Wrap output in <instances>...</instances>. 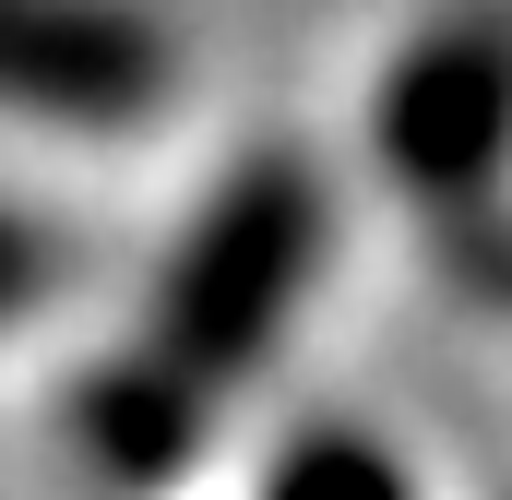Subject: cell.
Masks as SVG:
<instances>
[{
  "mask_svg": "<svg viewBox=\"0 0 512 500\" xmlns=\"http://www.w3.org/2000/svg\"><path fill=\"white\" fill-rule=\"evenodd\" d=\"M322 239H334V215H322V179H310L298 155L227 167L215 203L179 227L167 274H155V322H143V346H155L167 370H191L203 393H227L239 370H262V346H274L286 310L310 298Z\"/></svg>",
  "mask_w": 512,
  "mask_h": 500,
  "instance_id": "cell-1",
  "label": "cell"
},
{
  "mask_svg": "<svg viewBox=\"0 0 512 500\" xmlns=\"http://www.w3.org/2000/svg\"><path fill=\"white\" fill-rule=\"evenodd\" d=\"M393 191L429 215L489 203V179L512 167V12H441L393 48L382 108H370Z\"/></svg>",
  "mask_w": 512,
  "mask_h": 500,
  "instance_id": "cell-2",
  "label": "cell"
},
{
  "mask_svg": "<svg viewBox=\"0 0 512 500\" xmlns=\"http://www.w3.org/2000/svg\"><path fill=\"white\" fill-rule=\"evenodd\" d=\"M179 84V48L131 0H0V108L48 131H143Z\"/></svg>",
  "mask_w": 512,
  "mask_h": 500,
  "instance_id": "cell-3",
  "label": "cell"
},
{
  "mask_svg": "<svg viewBox=\"0 0 512 500\" xmlns=\"http://www.w3.org/2000/svg\"><path fill=\"white\" fill-rule=\"evenodd\" d=\"M203 417H215L203 381L167 370L155 346H131V358H108L72 393V453H84V477L108 500H155V489H179L203 465Z\"/></svg>",
  "mask_w": 512,
  "mask_h": 500,
  "instance_id": "cell-4",
  "label": "cell"
},
{
  "mask_svg": "<svg viewBox=\"0 0 512 500\" xmlns=\"http://www.w3.org/2000/svg\"><path fill=\"white\" fill-rule=\"evenodd\" d=\"M262 500H417V489H405V465H393L370 429H298L274 453Z\"/></svg>",
  "mask_w": 512,
  "mask_h": 500,
  "instance_id": "cell-5",
  "label": "cell"
},
{
  "mask_svg": "<svg viewBox=\"0 0 512 500\" xmlns=\"http://www.w3.org/2000/svg\"><path fill=\"white\" fill-rule=\"evenodd\" d=\"M441 274H453L489 322H512V215H489V203L441 215Z\"/></svg>",
  "mask_w": 512,
  "mask_h": 500,
  "instance_id": "cell-6",
  "label": "cell"
},
{
  "mask_svg": "<svg viewBox=\"0 0 512 500\" xmlns=\"http://www.w3.org/2000/svg\"><path fill=\"white\" fill-rule=\"evenodd\" d=\"M36 274H48V239H36L24 215H0V310H12V298H24Z\"/></svg>",
  "mask_w": 512,
  "mask_h": 500,
  "instance_id": "cell-7",
  "label": "cell"
}]
</instances>
